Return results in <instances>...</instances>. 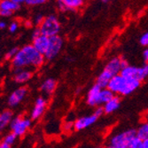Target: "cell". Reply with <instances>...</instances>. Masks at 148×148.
Returning a JSON list of instances; mask_svg holds the SVG:
<instances>
[{
    "label": "cell",
    "instance_id": "1",
    "mask_svg": "<svg viewBox=\"0 0 148 148\" xmlns=\"http://www.w3.org/2000/svg\"><path fill=\"white\" fill-rule=\"evenodd\" d=\"M45 60V56L32 45H27L19 49L16 56L11 60V65L13 69H38Z\"/></svg>",
    "mask_w": 148,
    "mask_h": 148
},
{
    "label": "cell",
    "instance_id": "2",
    "mask_svg": "<svg viewBox=\"0 0 148 148\" xmlns=\"http://www.w3.org/2000/svg\"><path fill=\"white\" fill-rule=\"evenodd\" d=\"M137 137L136 130H125L113 135L106 144V148H129L130 142Z\"/></svg>",
    "mask_w": 148,
    "mask_h": 148
},
{
    "label": "cell",
    "instance_id": "3",
    "mask_svg": "<svg viewBox=\"0 0 148 148\" xmlns=\"http://www.w3.org/2000/svg\"><path fill=\"white\" fill-rule=\"evenodd\" d=\"M32 125L31 118L21 115L14 116L9 126L12 132H13L18 138L23 137L29 131Z\"/></svg>",
    "mask_w": 148,
    "mask_h": 148
},
{
    "label": "cell",
    "instance_id": "4",
    "mask_svg": "<svg viewBox=\"0 0 148 148\" xmlns=\"http://www.w3.org/2000/svg\"><path fill=\"white\" fill-rule=\"evenodd\" d=\"M39 28L41 29L42 35L47 37H52L59 36L58 34L60 31V24L55 15H49L45 18Z\"/></svg>",
    "mask_w": 148,
    "mask_h": 148
},
{
    "label": "cell",
    "instance_id": "5",
    "mask_svg": "<svg viewBox=\"0 0 148 148\" xmlns=\"http://www.w3.org/2000/svg\"><path fill=\"white\" fill-rule=\"evenodd\" d=\"M63 39L60 36H55L50 37V44L49 47L45 54V58L46 60H54L60 52L63 47Z\"/></svg>",
    "mask_w": 148,
    "mask_h": 148
},
{
    "label": "cell",
    "instance_id": "6",
    "mask_svg": "<svg viewBox=\"0 0 148 148\" xmlns=\"http://www.w3.org/2000/svg\"><path fill=\"white\" fill-rule=\"evenodd\" d=\"M29 93V90L25 86H20L16 90H14L7 98V105L10 108L17 107L27 97Z\"/></svg>",
    "mask_w": 148,
    "mask_h": 148
},
{
    "label": "cell",
    "instance_id": "7",
    "mask_svg": "<svg viewBox=\"0 0 148 148\" xmlns=\"http://www.w3.org/2000/svg\"><path fill=\"white\" fill-rule=\"evenodd\" d=\"M128 65L129 64L125 60L119 58V57H114L107 62L104 69L108 71L113 76H114V75H120L122 70Z\"/></svg>",
    "mask_w": 148,
    "mask_h": 148
},
{
    "label": "cell",
    "instance_id": "8",
    "mask_svg": "<svg viewBox=\"0 0 148 148\" xmlns=\"http://www.w3.org/2000/svg\"><path fill=\"white\" fill-rule=\"evenodd\" d=\"M47 104L48 101L45 97L41 96L36 99L34 106L30 111V118L32 121H36L44 115L47 108Z\"/></svg>",
    "mask_w": 148,
    "mask_h": 148
},
{
    "label": "cell",
    "instance_id": "9",
    "mask_svg": "<svg viewBox=\"0 0 148 148\" xmlns=\"http://www.w3.org/2000/svg\"><path fill=\"white\" fill-rule=\"evenodd\" d=\"M101 90L102 89L96 84L90 87L86 96V102L89 106L93 107L101 106V102H100Z\"/></svg>",
    "mask_w": 148,
    "mask_h": 148
},
{
    "label": "cell",
    "instance_id": "10",
    "mask_svg": "<svg viewBox=\"0 0 148 148\" xmlns=\"http://www.w3.org/2000/svg\"><path fill=\"white\" fill-rule=\"evenodd\" d=\"M84 3V0H58V8L61 12H75Z\"/></svg>",
    "mask_w": 148,
    "mask_h": 148
},
{
    "label": "cell",
    "instance_id": "11",
    "mask_svg": "<svg viewBox=\"0 0 148 148\" xmlns=\"http://www.w3.org/2000/svg\"><path fill=\"white\" fill-rule=\"evenodd\" d=\"M141 84V82L137 79H129L124 78V82L122 86V90L120 91L121 96H129L137 90Z\"/></svg>",
    "mask_w": 148,
    "mask_h": 148
},
{
    "label": "cell",
    "instance_id": "12",
    "mask_svg": "<svg viewBox=\"0 0 148 148\" xmlns=\"http://www.w3.org/2000/svg\"><path fill=\"white\" fill-rule=\"evenodd\" d=\"M98 120V117L96 115H94L93 114L90 115H86V116H82L80 118H77L75 121V130L77 131L84 130L91 125H93L96 123V121Z\"/></svg>",
    "mask_w": 148,
    "mask_h": 148
},
{
    "label": "cell",
    "instance_id": "13",
    "mask_svg": "<svg viewBox=\"0 0 148 148\" xmlns=\"http://www.w3.org/2000/svg\"><path fill=\"white\" fill-rule=\"evenodd\" d=\"M33 76V72L31 69H13V76L12 79L14 83L18 84H23L28 83L31 80Z\"/></svg>",
    "mask_w": 148,
    "mask_h": 148
},
{
    "label": "cell",
    "instance_id": "14",
    "mask_svg": "<svg viewBox=\"0 0 148 148\" xmlns=\"http://www.w3.org/2000/svg\"><path fill=\"white\" fill-rule=\"evenodd\" d=\"M20 9V5L12 0H1L0 3V15L2 17H10L13 12Z\"/></svg>",
    "mask_w": 148,
    "mask_h": 148
},
{
    "label": "cell",
    "instance_id": "15",
    "mask_svg": "<svg viewBox=\"0 0 148 148\" xmlns=\"http://www.w3.org/2000/svg\"><path fill=\"white\" fill-rule=\"evenodd\" d=\"M50 44V37H47L44 35L40 36L39 37L34 39L32 41V45L42 54L45 56V52L49 47Z\"/></svg>",
    "mask_w": 148,
    "mask_h": 148
},
{
    "label": "cell",
    "instance_id": "16",
    "mask_svg": "<svg viewBox=\"0 0 148 148\" xmlns=\"http://www.w3.org/2000/svg\"><path fill=\"white\" fill-rule=\"evenodd\" d=\"M57 81L54 78H47L40 85V90L46 96L51 95L57 89Z\"/></svg>",
    "mask_w": 148,
    "mask_h": 148
},
{
    "label": "cell",
    "instance_id": "17",
    "mask_svg": "<svg viewBox=\"0 0 148 148\" xmlns=\"http://www.w3.org/2000/svg\"><path fill=\"white\" fill-rule=\"evenodd\" d=\"M123 82H124V77L123 75H114L109 82V84L107 86V88H108L114 95H120V91L122 90Z\"/></svg>",
    "mask_w": 148,
    "mask_h": 148
},
{
    "label": "cell",
    "instance_id": "18",
    "mask_svg": "<svg viewBox=\"0 0 148 148\" xmlns=\"http://www.w3.org/2000/svg\"><path fill=\"white\" fill-rule=\"evenodd\" d=\"M14 118L13 113L11 109H5L0 114V129L4 130L10 126L12 119Z\"/></svg>",
    "mask_w": 148,
    "mask_h": 148
},
{
    "label": "cell",
    "instance_id": "19",
    "mask_svg": "<svg viewBox=\"0 0 148 148\" xmlns=\"http://www.w3.org/2000/svg\"><path fill=\"white\" fill-rule=\"evenodd\" d=\"M121 106V99L117 96H114L111 100L106 102L105 105H103V108L105 111V114H110L114 113Z\"/></svg>",
    "mask_w": 148,
    "mask_h": 148
},
{
    "label": "cell",
    "instance_id": "20",
    "mask_svg": "<svg viewBox=\"0 0 148 148\" xmlns=\"http://www.w3.org/2000/svg\"><path fill=\"white\" fill-rule=\"evenodd\" d=\"M114 76L106 69H104L97 77L96 79V84L99 85L101 89H106L107 88L109 84V82Z\"/></svg>",
    "mask_w": 148,
    "mask_h": 148
},
{
    "label": "cell",
    "instance_id": "21",
    "mask_svg": "<svg viewBox=\"0 0 148 148\" xmlns=\"http://www.w3.org/2000/svg\"><path fill=\"white\" fill-rule=\"evenodd\" d=\"M136 132H137V137L138 138L142 140L148 138V121L142 123L136 130Z\"/></svg>",
    "mask_w": 148,
    "mask_h": 148
},
{
    "label": "cell",
    "instance_id": "22",
    "mask_svg": "<svg viewBox=\"0 0 148 148\" xmlns=\"http://www.w3.org/2000/svg\"><path fill=\"white\" fill-rule=\"evenodd\" d=\"M115 95L108 89H102L101 90V94H100V102L101 105H105L106 102H108L109 100H111Z\"/></svg>",
    "mask_w": 148,
    "mask_h": 148
},
{
    "label": "cell",
    "instance_id": "23",
    "mask_svg": "<svg viewBox=\"0 0 148 148\" xmlns=\"http://www.w3.org/2000/svg\"><path fill=\"white\" fill-rule=\"evenodd\" d=\"M17 138H18V137L15 135L14 133L12 132V131H10L9 133L5 134V135L4 136L2 142H4V143H5V144H7V145H11V146H12L13 144L15 143V141H16Z\"/></svg>",
    "mask_w": 148,
    "mask_h": 148
},
{
    "label": "cell",
    "instance_id": "24",
    "mask_svg": "<svg viewBox=\"0 0 148 148\" xmlns=\"http://www.w3.org/2000/svg\"><path fill=\"white\" fill-rule=\"evenodd\" d=\"M129 148H144L143 140L138 138V137H136L134 139H132V141L130 142Z\"/></svg>",
    "mask_w": 148,
    "mask_h": 148
},
{
    "label": "cell",
    "instance_id": "25",
    "mask_svg": "<svg viewBox=\"0 0 148 148\" xmlns=\"http://www.w3.org/2000/svg\"><path fill=\"white\" fill-rule=\"evenodd\" d=\"M18 51H19V49H18L17 47H14V48L10 49V50L5 53V59L6 60H10V61H11L13 58H14V57L16 56Z\"/></svg>",
    "mask_w": 148,
    "mask_h": 148
},
{
    "label": "cell",
    "instance_id": "26",
    "mask_svg": "<svg viewBox=\"0 0 148 148\" xmlns=\"http://www.w3.org/2000/svg\"><path fill=\"white\" fill-rule=\"evenodd\" d=\"M63 130L65 132H70L73 130H75V122H71V121H66V122L63 124Z\"/></svg>",
    "mask_w": 148,
    "mask_h": 148
},
{
    "label": "cell",
    "instance_id": "27",
    "mask_svg": "<svg viewBox=\"0 0 148 148\" xmlns=\"http://www.w3.org/2000/svg\"><path fill=\"white\" fill-rule=\"evenodd\" d=\"M139 43L142 46L144 47H148V32H145V34H143L139 39Z\"/></svg>",
    "mask_w": 148,
    "mask_h": 148
},
{
    "label": "cell",
    "instance_id": "28",
    "mask_svg": "<svg viewBox=\"0 0 148 148\" xmlns=\"http://www.w3.org/2000/svg\"><path fill=\"white\" fill-rule=\"evenodd\" d=\"M19 29V23L17 21H12L8 26V30L10 33H15Z\"/></svg>",
    "mask_w": 148,
    "mask_h": 148
},
{
    "label": "cell",
    "instance_id": "29",
    "mask_svg": "<svg viewBox=\"0 0 148 148\" xmlns=\"http://www.w3.org/2000/svg\"><path fill=\"white\" fill-rule=\"evenodd\" d=\"M44 20H45V17L43 15L38 14V15H36L35 17L34 21H33V24L36 25V27H40V26H41V24L43 23Z\"/></svg>",
    "mask_w": 148,
    "mask_h": 148
},
{
    "label": "cell",
    "instance_id": "30",
    "mask_svg": "<svg viewBox=\"0 0 148 148\" xmlns=\"http://www.w3.org/2000/svg\"><path fill=\"white\" fill-rule=\"evenodd\" d=\"M47 0H27L26 4L29 5H39L45 4Z\"/></svg>",
    "mask_w": 148,
    "mask_h": 148
},
{
    "label": "cell",
    "instance_id": "31",
    "mask_svg": "<svg viewBox=\"0 0 148 148\" xmlns=\"http://www.w3.org/2000/svg\"><path fill=\"white\" fill-rule=\"evenodd\" d=\"M105 114V111H104V108H103V106H97L96 108H95V110H94V112H93V114L94 115H96L97 117H98V119L100 117V116H102L103 114Z\"/></svg>",
    "mask_w": 148,
    "mask_h": 148
},
{
    "label": "cell",
    "instance_id": "32",
    "mask_svg": "<svg viewBox=\"0 0 148 148\" xmlns=\"http://www.w3.org/2000/svg\"><path fill=\"white\" fill-rule=\"evenodd\" d=\"M40 36H42V32H41V29H40L39 27H36L34 29L33 32H32V40L39 37Z\"/></svg>",
    "mask_w": 148,
    "mask_h": 148
},
{
    "label": "cell",
    "instance_id": "33",
    "mask_svg": "<svg viewBox=\"0 0 148 148\" xmlns=\"http://www.w3.org/2000/svg\"><path fill=\"white\" fill-rule=\"evenodd\" d=\"M143 59L145 63H148V47L143 51Z\"/></svg>",
    "mask_w": 148,
    "mask_h": 148
},
{
    "label": "cell",
    "instance_id": "34",
    "mask_svg": "<svg viewBox=\"0 0 148 148\" xmlns=\"http://www.w3.org/2000/svg\"><path fill=\"white\" fill-rule=\"evenodd\" d=\"M24 24H25V26H26V27H27V28H28V29L31 28V27L33 26V22H32L31 21H26Z\"/></svg>",
    "mask_w": 148,
    "mask_h": 148
},
{
    "label": "cell",
    "instance_id": "35",
    "mask_svg": "<svg viewBox=\"0 0 148 148\" xmlns=\"http://www.w3.org/2000/svg\"><path fill=\"white\" fill-rule=\"evenodd\" d=\"M0 148H11V145H9L4 142H1V144H0Z\"/></svg>",
    "mask_w": 148,
    "mask_h": 148
},
{
    "label": "cell",
    "instance_id": "36",
    "mask_svg": "<svg viewBox=\"0 0 148 148\" xmlns=\"http://www.w3.org/2000/svg\"><path fill=\"white\" fill-rule=\"evenodd\" d=\"M6 27H7V25H6V23L5 21H1V22H0V29H5Z\"/></svg>",
    "mask_w": 148,
    "mask_h": 148
},
{
    "label": "cell",
    "instance_id": "37",
    "mask_svg": "<svg viewBox=\"0 0 148 148\" xmlns=\"http://www.w3.org/2000/svg\"><path fill=\"white\" fill-rule=\"evenodd\" d=\"M13 2L18 4V5H21V4H23V3H26L27 0H12Z\"/></svg>",
    "mask_w": 148,
    "mask_h": 148
},
{
    "label": "cell",
    "instance_id": "38",
    "mask_svg": "<svg viewBox=\"0 0 148 148\" xmlns=\"http://www.w3.org/2000/svg\"><path fill=\"white\" fill-rule=\"evenodd\" d=\"M143 143H144V148H148V138L143 140Z\"/></svg>",
    "mask_w": 148,
    "mask_h": 148
},
{
    "label": "cell",
    "instance_id": "39",
    "mask_svg": "<svg viewBox=\"0 0 148 148\" xmlns=\"http://www.w3.org/2000/svg\"><path fill=\"white\" fill-rule=\"evenodd\" d=\"M109 1H111V0H102V2H105V3H106V2H109Z\"/></svg>",
    "mask_w": 148,
    "mask_h": 148
},
{
    "label": "cell",
    "instance_id": "40",
    "mask_svg": "<svg viewBox=\"0 0 148 148\" xmlns=\"http://www.w3.org/2000/svg\"><path fill=\"white\" fill-rule=\"evenodd\" d=\"M146 117L148 118V109H147V111H146Z\"/></svg>",
    "mask_w": 148,
    "mask_h": 148
},
{
    "label": "cell",
    "instance_id": "41",
    "mask_svg": "<svg viewBox=\"0 0 148 148\" xmlns=\"http://www.w3.org/2000/svg\"><path fill=\"white\" fill-rule=\"evenodd\" d=\"M99 148H100V147H99Z\"/></svg>",
    "mask_w": 148,
    "mask_h": 148
}]
</instances>
